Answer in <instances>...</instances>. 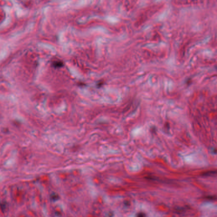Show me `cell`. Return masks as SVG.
Masks as SVG:
<instances>
[{
  "label": "cell",
  "instance_id": "obj_1",
  "mask_svg": "<svg viewBox=\"0 0 217 217\" xmlns=\"http://www.w3.org/2000/svg\"><path fill=\"white\" fill-rule=\"evenodd\" d=\"M64 64L63 62L61 61H56L54 62L53 63V66L54 67V68H61V67H63V66Z\"/></svg>",
  "mask_w": 217,
  "mask_h": 217
},
{
  "label": "cell",
  "instance_id": "obj_2",
  "mask_svg": "<svg viewBox=\"0 0 217 217\" xmlns=\"http://www.w3.org/2000/svg\"><path fill=\"white\" fill-rule=\"evenodd\" d=\"M216 175V171H209L208 172L204 173L203 174L204 176H214Z\"/></svg>",
  "mask_w": 217,
  "mask_h": 217
},
{
  "label": "cell",
  "instance_id": "obj_3",
  "mask_svg": "<svg viewBox=\"0 0 217 217\" xmlns=\"http://www.w3.org/2000/svg\"><path fill=\"white\" fill-rule=\"evenodd\" d=\"M137 217H146V215L143 213L140 212L137 215Z\"/></svg>",
  "mask_w": 217,
  "mask_h": 217
},
{
  "label": "cell",
  "instance_id": "obj_4",
  "mask_svg": "<svg viewBox=\"0 0 217 217\" xmlns=\"http://www.w3.org/2000/svg\"><path fill=\"white\" fill-rule=\"evenodd\" d=\"M51 198H52L53 200H54V198H56L57 199H58V198H59L58 196H57L56 195H53L52 196H51Z\"/></svg>",
  "mask_w": 217,
  "mask_h": 217
}]
</instances>
